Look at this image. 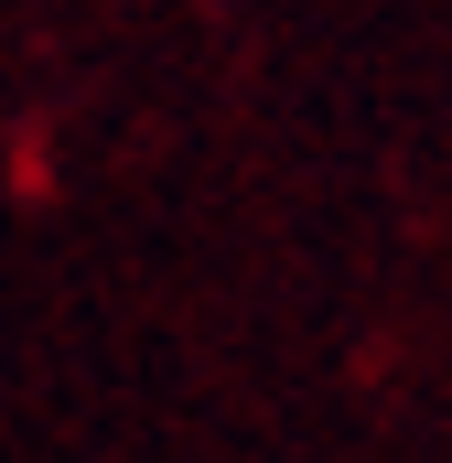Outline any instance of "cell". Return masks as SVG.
Masks as SVG:
<instances>
[]
</instances>
